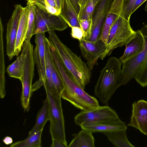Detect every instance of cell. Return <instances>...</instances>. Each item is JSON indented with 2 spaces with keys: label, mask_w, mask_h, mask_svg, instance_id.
<instances>
[{
  "label": "cell",
  "mask_w": 147,
  "mask_h": 147,
  "mask_svg": "<svg viewBox=\"0 0 147 147\" xmlns=\"http://www.w3.org/2000/svg\"><path fill=\"white\" fill-rule=\"evenodd\" d=\"M3 26L0 29V98H3L5 95V64L3 40Z\"/></svg>",
  "instance_id": "cb8c5ba5"
},
{
  "label": "cell",
  "mask_w": 147,
  "mask_h": 147,
  "mask_svg": "<svg viewBox=\"0 0 147 147\" xmlns=\"http://www.w3.org/2000/svg\"><path fill=\"white\" fill-rule=\"evenodd\" d=\"M53 60L64 84V88L61 94L62 98L82 111L94 109L99 106L95 98L87 94L72 80L57 57H54Z\"/></svg>",
  "instance_id": "3957f363"
},
{
  "label": "cell",
  "mask_w": 147,
  "mask_h": 147,
  "mask_svg": "<svg viewBox=\"0 0 147 147\" xmlns=\"http://www.w3.org/2000/svg\"><path fill=\"white\" fill-rule=\"evenodd\" d=\"M29 5L23 8L18 30L14 51L15 56H18L25 41L26 36Z\"/></svg>",
  "instance_id": "2e32d148"
},
{
  "label": "cell",
  "mask_w": 147,
  "mask_h": 147,
  "mask_svg": "<svg viewBox=\"0 0 147 147\" xmlns=\"http://www.w3.org/2000/svg\"><path fill=\"white\" fill-rule=\"evenodd\" d=\"M89 0H78V3L80 7V9L79 13L78 16V18L82 13Z\"/></svg>",
  "instance_id": "d6a6232c"
},
{
  "label": "cell",
  "mask_w": 147,
  "mask_h": 147,
  "mask_svg": "<svg viewBox=\"0 0 147 147\" xmlns=\"http://www.w3.org/2000/svg\"><path fill=\"white\" fill-rule=\"evenodd\" d=\"M135 0H113L108 8V11L113 13L129 20Z\"/></svg>",
  "instance_id": "ac0fdd59"
},
{
  "label": "cell",
  "mask_w": 147,
  "mask_h": 147,
  "mask_svg": "<svg viewBox=\"0 0 147 147\" xmlns=\"http://www.w3.org/2000/svg\"><path fill=\"white\" fill-rule=\"evenodd\" d=\"M43 129L27 137L25 140L15 142L11 144V147H40L41 137Z\"/></svg>",
  "instance_id": "d4e9b609"
},
{
  "label": "cell",
  "mask_w": 147,
  "mask_h": 147,
  "mask_svg": "<svg viewBox=\"0 0 147 147\" xmlns=\"http://www.w3.org/2000/svg\"><path fill=\"white\" fill-rule=\"evenodd\" d=\"M26 55L25 47L23 45L21 55L7 67L6 71L11 77L21 80L23 73L25 59Z\"/></svg>",
  "instance_id": "44dd1931"
},
{
  "label": "cell",
  "mask_w": 147,
  "mask_h": 147,
  "mask_svg": "<svg viewBox=\"0 0 147 147\" xmlns=\"http://www.w3.org/2000/svg\"><path fill=\"white\" fill-rule=\"evenodd\" d=\"M96 6L93 0H90L78 18L79 22L82 20L92 19L93 15Z\"/></svg>",
  "instance_id": "f546056e"
},
{
  "label": "cell",
  "mask_w": 147,
  "mask_h": 147,
  "mask_svg": "<svg viewBox=\"0 0 147 147\" xmlns=\"http://www.w3.org/2000/svg\"><path fill=\"white\" fill-rule=\"evenodd\" d=\"M102 0H93L95 5L96 6L97 4Z\"/></svg>",
  "instance_id": "ab89813d"
},
{
  "label": "cell",
  "mask_w": 147,
  "mask_h": 147,
  "mask_svg": "<svg viewBox=\"0 0 147 147\" xmlns=\"http://www.w3.org/2000/svg\"><path fill=\"white\" fill-rule=\"evenodd\" d=\"M79 41L82 54L87 60V65L92 70L97 60L105 51L106 44L100 38L92 42L83 39Z\"/></svg>",
  "instance_id": "7c38bea8"
},
{
  "label": "cell",
  "mask_w": 147,
  "mask_h": 147,
  "mask_svg": "<svg viewBox=\"0 0 147 147\" xmlns=\"http://www.w3.org/2000/svg\"><path fill=\"white\" fill-rule=\"evenodd\" d=\"M49 107L47 98L43 101V105L38 112L35 125L28 133L29 137L43 129L44 126L49 119Z\"/></svg>",
  "instance_id": "7402d4cb"
},
{
  "label": "cell",
  "mask_w": 147,
  "mask_h": 147,
  "mask_svg": "<svg viewBox=\"0 0 147 147\" xmlns=\"http://www.w3.org/2000/svg\"><path fill=\"white\" fill-rule=\"evenodd\" d=\"M35 10L37 21L33 35L49 31H63L69 26L67 23L59 15L46 12L38 7L36 5Z\"/></svg>",
  "instance_id": "ba28073f"
},
{
  "label": "cell",
  "mask_w": 147,
  "mask_h": 147,
  "mask_svg": "<svg viewBox=\"0 0 147 147\" xmlns=\"http://www.w3.org/2000/svg\"><path fill=\"white\" fill-rule=\"evenodd\" d=\"M71 34L74 38L79 40H82L84 36V32L80 27L74 26L71 28Z\"/></svg>",
  "instance_id": "1f68e13d"
},
{
  "label": "cell",
  "mask_w": 147,
  "mask_h": 147,
  "mask_svg": "<svg viewBox=\"0 0 147 147\" xmlns=\"http://www.w3.org/2000/svg\"><path fill=\"white\" fill-rule=\"evenodd\" d=\"M46 71L43 85L53 95L56 97L61 96L56 89L52 81V78L51 60L52 56L50 49V42L48 39H45Z\"/></svg>",
  "instance_id": "e0dca14e"
},
{
  "label": "cell",
  "mask_w": 147,
  "mask_h": 147,
  "mask_svg": "<svg viewBox=\"0 0 147 147\" xmlns=\"http://www.w3.org/2000/svg\"><path fill=\"white\" fill-rule=\"evenodd\" d=\"M69 26L80 27L78 15L69 0H63L59 15Z\"/></svg>",
  "instance_id": "d6986e66"
},
{
  "label": "cell",
  "mask_w": 147,
  "mask_h": 147,
  "mask_svg": "<svg viewBox=\"0 0 147 147\" xmlns=\"http://www.w3.org/2000/svg\"><path fill=\"white\" fill-rule=\"evenodd\" d=\"M46 1L51 6L55 8L59 9L57 6L54 0H46Z\"/></svg>",
  "instance_id": "74e56055"
},
{
  "label": "cell",
  "mask_w": 147,
  "mask_h": 147,
  "mask_svg": "<svg viewBox=\"0 0 147 147\" xmlns=\"http://www.w3.org/2000/svg\"><path fill=\"white\" fill-rule=\"evenodd\" d=\"M80 27L84 32V36L83 39H85L89 35L92 24V19L82 20L79 21Z\"/></svg>",
  "instance_id": "4dcf8cb0"
},
{
  "label": "cell",
  "mask_w": 147,
  "mask_h": 147,
  "mask_svg": "<svg viewBox=\"0 0 147 147\" xmlns=\"http://www.w3.org/2000/svg\"><path fill=\"white\" fill-rule=\"evenodd\" d=\"M41 9L54 15H59L61 10L51 6L46 0H36L34 3Z\"/></svg>",
  "instance_id": "f1b7e54d"
},
{
  "label": "cell",
  "mask_w": 147,
  "mask_h": 147,
  "mask_svg": "<svg viewBox=\"0 0 147 147\" xmlns=\"http://www.w3.org/2000/svg\"><path fill=\"white\" fill-rule=\"evenodd\" d=\"M140 31L144 39V46L139 54L123 63L121 79L122 85L134 79L143 87H147V26Z\"/></svg>",
  "instance_id": "277c9868"
},
{
  "label": "cell",
  "mask_w": 147,
  "mask_h": 147,
  "mask_svg": "<svg viewBox=\"0 0 147 147\" xmlns=\"http://www.w3.org/2000/svg\"><path fill=\"white\" fill-rule=\"evenodd\" d=\"M122 64L119 59L115 57H111L100 71L94 92L103 104H108L117 89L122 85Z\"/></svg>",
  "instance_id": "7a4b0ae2"
},
{
  "label": "cell",
  "mask_w": 147,
  "mask_h": 147,
  "mask_svg": "<svg viewBox=\"0 0 147 147\" xmlns=\"http://www.w3.org/2000/svg\"><path fill=\"white\" fill-rule=\"evenodd\" d=\"M118 16L117 14L112 12L107 13L100 38L106 44L111 28Z\"/></svg>",
  "instance_id": "4316f807"
},
{
  "label": "cell",
  "mask_w": 147,
  "mask_h": 147,
  "mask_svg": "<svg viewBox=\"0 0 147 147\" xmlns=\"http://www.w3.org/2000/svg\"><path fill=\"white\" fill-rule=\"evenodd\" d=\"M58 8L61 10L63 0H54Z\"/></svg>",
  "instance_id": "f35d334b"
},
{
  "label": "cell",
  "mask_w": 147,
  "mask_h": 147,
  "mask_svg": "<svg viewBox=\"0 0 147 147\" xmlns=\"http://www.w3.org/2000/svg\"><path fill=\"white\" fill-rule=\"evenodd\" d=\"M27 33L24 42H28L33 35V33L36 25L37 18L35 10V5L29 4Z\"/></svg>",
  "instance_id": "484cf974"
},
{
  "label": "cell",
  "mask_w": 147,
  "mask_h": 147,
  "mask_svg": "<svg viewBox=\"0 0 147 147\" xmlns=\"http://www.w3.org/2000/svg\"><path fill=\"white\" fill-rule=\"evenodd\" d=\"M146 25V26H147V25Z\"/></svg>",
  "instance_id": "b9f144b4"
},
{
  "label": "cell",
  "mask_w": 147,
  "mask_h": 147,
  "mask_svg": "<svg viewBox=\"0 0 147 147\" xmlns=\"http://www.w3.org/2000/svg\"><path fill=\"white\" fill-rule=\"evenodd\" d=\"M80 126L81 128L92 133H102L127 129L125 123L119 117L96 122L85 123Z\"/></svg>",
  "instance_id": "5bb4252c"
},
{
  "label": "cell",
  "mask_w": 147,
  "mask_h": 147,
  "mask_svg": "<svg viewBox=\"0 0 147 147\" xmlns=\"http://www.w3.org/2000/svg\"><path fill=\"white\" fill-rule=\"evenodd\" d=\"M74 7L77 15L80 11V8L78 3V0H69Z\"/></svg>",
  "instance_id": "d590c367"
},
{
  "label": "cell",
  "mask_w": 147,
  "mask_h": 147,
  "mask_svg": "<svg viewBox=\"0 0 147 147\" xmlns=\"http://www.w3.org/2000/svg\"><path fill=\"white\" fill-rule=\"evenodd\" d=\"M15 9L7 26L6 49L9 60L14 57V51L18 28L23 7L20 4L15 5Z\"/></svg>",
  "instance_id": "8fae6325"
},
{
  "label": "cell",
  "mask_w": 147,
  "mask_h": 147,
  "mask_svg": "<svg viewBox=\"0 0 147 147\" xmlns=\"http://www.w3.org/2000/svg\"><path fill=\"white\" fill-rule=\"evenodd\" d=\"M26 55L25 59L23 73L20 80L22 86L21 101L22 107L25 111L30 109V100L32 92V81L34 76L35 64L33 55V46L30 41L24 42Z\"/></svg>",
  "instance_id": "52a82bcc"
},
{
  "label": "cell",
  "mask_w": 147,
  "mask_h": 147,
  "mask_svg": "<svg viewBox=\"0 0 147 147\" xmlns=\"http://www.w3.org/2000/svg\"><path fill=\"white\" fill-rule=\"evenodd\" d=\"M36 47L34 49V61L39 77V79L32 85V92L38 90L43 84L46 71L45 33L35 34Z\"/></svg>",
  "instance_id": "30bf717a"
},
{
  "label": "cell",
  "mask_w": 147,
  "mask_h": 147,
  "mask_svg": "<svg viewBox=\"0 0 147 147\" xmlns=\"http://www.w3.org/2000/svg\"><path fill=\"white\" fill-rule=\"evenodd\" d=\"M144 9H145V11H147V0L146 3V5Z\"/></svg>",
  "instance_id": "60d3db41"
},
{
  "label": "cell",
  "mask_w": 147,
  "mask_h": 147,
  "mask_svg": "<svg viewBox=\"0 0 147 147\" xmlns=\"http://www.w3.org/2000/svg\"><path fill=\"white\" fill-rule=\"evenodd\" d=\"M136 35V31L131 28L129 20L118 16L110 30L106 47L100 57L103 59L111 55L115 49L125 46Z\"/></svg>",
  "instance_id": "5b68a950"
},
{
  "label": "cell",
  "mask_w": 147,
  "mask_h": 147,
  "mask_svg": "<svg viewBox=\"0 0 147 147\" xmlns=\"http://www.w3.org/2000/svg\"><path fill=\"white\" fill-rule=\"evenodd\" d=\"M51 65L52 81L57 91L61 95L64 88V84L53 61L52 57L51 60Z\"/></svg>",
  "instance_id": "83f0119b"
},
{
  "label": "cell",
  "mask_w": 147,
  "mask_h": 147,
  "mask_svg": "<svg viewBox=\"0 0 147 147\" xmlns=\"http://www.w3.org/2000/svg\"><path fill=\"white\" fill-rule=\"evenodd\" d=\"M127 126L134 127L147 135V101L141 100L133 103L130 121Z\"/></svg>",
  "instance_id": "4fadbf2b"
},
{
  "label": "cell",
  "mask_w": 147,
  "mask_h": 147,
  "mask_svg": "<svg viewBox=\"0 0 147 147\" xmlns=\"http://www.w3.org/2000/svg\"><path fill=\"white\" fill-rule=\"evenodd\" d=\"M119 117L113 109L108 106H99L96 108L82 111L74 117V122L80 126L85 123L96 122Z\"/></svg>",
  "instance_id": "9c48e42d"
},
{
  "label": "cell",
  "mask_w": 147,
  "mask_h": 147,
  "mask_svg": "<svg viewBox=\"0 0 147 147\" xmlns=\"http://www.w3.org/2000/svg\"><path fill=\"white\" fill-rule=\"evenodd\" d=\"M95 140L92 133L82 129L75 135L68 147H94Z\"/></svg>",
  "instance_id": "ffe728a7"
},
{
  "label": "cell",
  "mask_w": 147,
  "mask_h": 147,
  "mask_svg": "<svg viewBox=\"0 0 147 147\" xmlns=\"http://www.w3.org/2000/svg\"><path fill=\"white\" fill-rule=\"evenodd\" d=\"M52 147H66L61 142L58 140L53 138H52Z\"/></svg>",
  "instance_id": "e575fe53"
},
{
  "label": "cell",
  "mask_w": 147,
  "mask_h": 147,
  "mask_svg": "<svg viewBox=\"0 0 147 147\" xmlns=\"http://www.w3.org/2000/svg\"><path fill=\"white\" fill-rule=\"evenodd\" d=\"M3 142L5 144L9 145L11 144L13 142V141L11 137L7 136L3 139Z\"/></svg>",
  "instance_id": "8d00e7d4"
},
{
  "label": "cell",
  "mask_w": 147,
  "mask_h": 147,
  "mask_svg": "<svg viewBox=\"0 0 147 147\" xmlns=\"http://www.w3.org/2000/svg\"><path fill=\"white\" fill-rule=\"evenodd\" d=\"M147 0H136L131 11L132 14L145 1Z\"/></svg>",
  "instance_id": "836d02e7"
},
{
  "label": "cell",
  "mask_w": 147,
  "mask_h": 147,
  "mask_svg": "<svg viewBox=\"0 0 147 147\" xmlns=\"http://www.w3.org/2000/svg\"><path fill=\"white\" fill-rule=\"evenodd\" d=\"M49 40L59 59L72 80L84 89L89 82L92 73L86 64L61 41L54 31H49Z\"/></svg>",
  "instance_id": "6da1fadb"
},
{
  "label": "cell",
  "mask_w": 147,
  "mask_h": 147,
  "mask_svg": "<svg viewBox=\"0 0 147 147\" xmlns=\"http://www.w3.org/2000/svg\"><path fill=\"white\" fill-rule=\"evenodd\" d=\"M144 39L140 31H136L135 36L125 45V48L123 55L119 59L123 63L136 55L143 50L144 46Z\"/></svg>",
  "instance_id": "9a60e30c"
},
{
  "label": "cell",
  "mask_w": 147,
  "mask_h": 147,
  "mask_svg": "<svg viewBox=\"0 0 147 147\" xmlns=\"http://www.w3.org/2000/svg\"><path fill=\"white\" fill-rule=\"evenodd\" d=\"M45 89L49 107V130L52 138L58 140L66 147H68L65 137L61 97L54 96L47 89Z\"/></svg>",
  "instance_id": "8992f818"
},
{
  "label": "cell",
  "mask_w": 147,
  "mask_h": 147,
  "mask_svg": "<svg viewBox=\"0 0 147 147\" xmlns=\"http://www.w3.org/2000/svg\"><path fill=\"white\" fill-rule=\"evenodd\" d=\"M127 129L102 133L116 147H134L129 141L127 136Z\"/></svg>",
  "instance_id": "603a6c76"
}]
</instances>
